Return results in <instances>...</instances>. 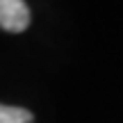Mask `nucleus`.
Returning a JSON list of instances; mask_svg holds the SVG:
<instances>
[{
	"label": "nucleus",
	"instance_id": "f257e3e1",
	"mask_svg": "<svg viewBox=\"0 0 123 123\" xmlns=\"http://www.w3.org/2000/svg\"><path fill=\"white\" fill-rule=\"evenodd\" d=\"M30 25V7L25 0H0V27L7 32H23Z\"/></svg>",
	"mask_w": 123,
	"mask_h": 123
},
{
	"label": "nucleus",
	"instance_id": "f03ea898",
	"mask_svg": "<svg viewBox=\"0 0 123 123\" xmlns=\"http://www.w3.org/2000/svg\"><path fill=\"white\" fill-rule=\"evenodd\" d=\"M0 123H34V116L23 107L0 105Z\"/></svg>",
	"mask_w": 123,
	"mask_h": 123
}]
</instances>
